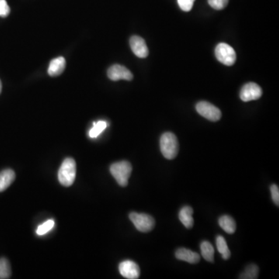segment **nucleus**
I'll list each match as a JSON object with an SVG mask.
<instances>
[{
	"mask_svg": "<svg viewBox=\"0 0 279 279\" xmlns=\"http://www.w3.org/2000/svg\"><path fill=\"white\" fill-rule=\"evenodd\" d=\"M196 110L199 114L210 121H218L222 116L221 111L217 106L206 101H202L197 103Z\"/></svg>",
	"mask_w": 279,
	"mask_h": 279,
	"instance_id": "6",
	"label": "nucleus"
},
{
	"mask_svg": "<svg viewBox=\"0 0 279 279\" xmlns=\"http://www.w3.org/2000/svg\"><path fill=\"white\" fill-rule=\"evenodd\" d=\"M271 192H272V197L273 201L277 206L279 205V188L277 185H273L271 186Z\"/></svg>",
	"mask_w": 279,
	"mask_h": 279,
	"instance_id": "25",
	"label": "nucleus"
},
{
	"mask_svg": "<svg viewBox=\"0 0 279 279\" xmlns=\"http://www.w3.org/2000/svg\"><path fill=\"white\" fill-rule=\"evenodd\" d=\"M10 12L9 6L5 0H0V16L6 17Z\"/></svg>",
	"mask_w": 279,
	"mask_h": 279,
	"instance_id": "24",
	"label": "nucleus"
},
{
	"mask_svg": "<svg viewBox=\"0 0 279 279\" xmlns=\"http://www.w3.org/2000/svg\"><path fill=\"white\" fill-rule=\"evenodd\" d=\"M160 148L162 155L168 160H172L177 156L179 153V141L173 133L167 132L161 136Z\"/></svg>",
	"mask_w": 279,
	"mask_h": 279,
	"instance_id": "1",
	"label": "nucleus"
},
{
	"mask_svg": "<svg viewBox=\"0 0 279 279\" xmlns=\"http://www.w3.org/2000/svg\"><path fill=\"white\" fill-rule=\"evenodd\" d=\"M107 127V123L105 121H99L93 123V127L89 130V135L91 138H96Z\"/></svg>",
	"mask_w": 279,
	"mask_h": 279,
	"instance_id": "20",
	"label": "nucleus"
},
{
	"mask_svg": "<svg viewBox=\"0 0 279 279\" xmlns=\"http://www.w3.org/2000/svg\"><path fill=\"white\" fill-rule=\"evenodd\" d=\"M54 227V221L53 220H49L46 221L45 223H43L41 225L39 226L38 228L36 230V234L41 236V235H44V234H47V232L52 229L53 227Z\"/></svg>",
	"mask_w": 279,
	"mask_h": 279,
	"instance_id": "21",
	"label": "nucleus"
},
{
	"mask_svg": "<svg viewBox=\"0 0 279 279\" xmlns=\"http://www.w3.org/2000/svg\"><path fill=\"white\" fill-rule=\"evenodd\" d=\"M108 77L112 81H119L124 79L130 81L134 76L128 68L120 64H114L108 69Z\"/></svg>",
	"mask_w": 279,
	"mask_h": 279,
	"instance_id": "8",
	"label": "nucleus"
},
{
	"mask_svg": "<svg viewBox=\"0 0 279 279\" xmlns=\"http://www.w3.org/2000/svg\"><path fill=\"white\" fill-rule=\"evenodd\" d=\"M130 220L134 224L137 231L142 233H148L155 228V220L151 216L145 214L131 213L129 216Z\"/></svg>",
	"mask_w": 279,
	"mask_h": 279,
	"instance_id": "4",
	"label": "nucleus"
},
{
	"mask_svg": "<svg viewBox=\"0 0 279 279\" xmlns=\"http://www.w3.org/2000/svg\"><path fill=\"white\" fill-rule=\"evenodd\" d=\"M109 170L120 186L126 187L128 185V180L132 172V165L129 161L116 162L110 166Z\"/></svg>",
	"mask_w": 279,
	"mask_h": 279,
	"instance_id": "3",
	"label": "nucleus"
},
{
	"mask_svg": "<svg viewBox=\"0 0 279 279\" xmlns=\"http://www.w3.org/2000/svg\"><path fill=\"white\" fill-rule=\"evenodd\" d=\"M228 2L229 0H208L210 6L217 10L224 9L227 6Z\"/></svg>",
	"mask_w": 279,
	"mask_h": 279,
	"instance_id": "22",
	"label": "nucleus"
},
{
	"mask_svg": "<svg viewBox=\"0 0 279 279\" xmlns=\"http://www.w3.org/2000/svg\"><path fill=\"white\" fill-rule=\"evenodd\" d=\"M11 276V267L6 259H0V279H9Z\"/></svg>",
	"mask_w": 279,
	"mask_h": 279,
	"instance_id": "19",
	"label": "nucleus"
},
{
	"mask_svg": "<svg viewBox=\"0 0 279 279\" xmlns=\"http://www.w3.org/2000/svg\"><path fill=\"white\" fill-rule=\"evenodd\" d=\"M215 54L217 59L225 65H233L236 61V52L234 49L227 43H219L216 47Z\"/></svg>",
	"mask_w": 279,
	"mask_h": 279,
	"instance_id": "5",
	"label": "nucleus"
},
{
	"mask_svg": "<svg viewBox=\"0 0 279 279\" xmlns=\"http://www.w3.org/2000/svg\"><path fill=\"white\" fill-rule=\"evenodd\" d=\"M2 92V82L0 81V93Z\"/></svg>",
	"mask_w": 279,
	"mask_h": 279,
	"instance_id": "26",
	"label": "nucleus"
},
{
	"mask_svg": "<svg viewBox=\"0 0 279 279\" xmlns=\"http://www.w3.org/2000/svg\"><path fill=\"white\" fill-rule=\"evenodd\" d=\"M130 45L134 54L138 57L144 58L149 54L148 46L146 44L145 40L139 36H131L130 40Z\"/></svg>",
	"mask_w": 279,
	"mask_h": 279,
	"instance_id": "10",
	"label": "nucleus"
},
{
	"mask_svg": "<svg viewBox=\"0 0 279 279\" xmlns=\"http://www.w3.org/2000/svg\"><path fill=\"white\" fill-rule=\"evenodd\" d=\"M16 178V174L12 169H5L0 172V193L5 191L12 184Z\"/></svg>",
	"mask_w": 279,
	"mask_h": 279,
	"instance_id": "13",
	"label": "nucleus"
},
{
	"mask_svg": "<svg viewBox=\"0 0 279 279\" xmlns=\"http://www.w3.org/2000/svg\"><path fill=\"white\" fill-rule=\"evenodd\" d=\"M193 214V210L190 207H183L179 212V220L187 229H191L193 227V224H194Z\"/></svg>",
	"mask_w": 279,
	"mask_h": 279,
	"instance_id": "14",
	"label": "nucleus"
},
{
	"mask_svg": "<svg viewBox=\"0 0 279 279\" xmlns=\"http://www.w3.org/2000/svg\"><path fill=\"white\" fill-rule=\"evenodd\" d=\"M217 247L218 252L222 255L223 259L224 260H228L231 258V251H230L227 242L224 237L218 236L217 238Z\"/></svg>",
	"mask_w": 279,
	"mask_h": 279,
	"instance_id": "17",
	"label": "nucleus"
},
{
	"mask_svg": "<svg viewBox=\"0 0 279 279\" xmlns=\"http://www.w3.org/2000/svg\"><path fill=\"white\" fill-rule=\"evenodd\" d=\"M219 225L227 234H232L236 231V223L230 216H223L219 219Z\"/></svg>",
	"mask_w": 279,
	"mask_h": 279,
	"instance_id": "15",
	"label": "nucleus"
},
{
	"mask_svg": "<svg viewBox=\"0 0 279 279\" xmlns=\"http://www.w3.org/2000/svg\"><path fill=\"white\" fill-rule=\"evenodd\" d=\"M262 95V89L258 84L255 82H249L245 84L241 92L240 97L244 102H250V101L257 100L261 98Z\"/></svg>",
	"mask_w": 279,
	"mask_h": 279,
	"instance_id": "7",
	"label": "nucleus"
},
{
	"mask_svg": "<svg viewBox=\"0 0 279 279\" xmlns=\"http://www.w3.org/2000/svg\"><path fill=\"white\" fill-rule=\"evenodd\" d=\"M66 61L63 57H56L50 61L49 64L48 75L50 76H58L64 71L65 68Z\"/></svg>",
	"mask_w": 279,
	"mask_h": 279,
	"instance_id": "12",
	"label": "nucleus"
},
{
	"mask_svg": "<svg viewBox=\"0 0 279 279\" xmlns=\"http://www.w3.org/2000/svg\"><path fill=\"white\" fill-rule=\"evenodd\" d=\"M119 270L121 276L126 279H137L141 275V270L137 264L132 261L121 262L119 266Z\"/></svg>",
	"mask_w": 279,
	"mask_h": 279,
	"instance_id": "9",
	"label": "nucleus"
},
{
	"mask_svg": "<svg viewBox=\"0 0 279 279\" xmlns=\"http://www.w3.org/2000/svg\"><path fill=\"white\" fill-rule=\"evenodd\" d=\"M195 0H178L179 7L185 12H189L193 8Z\"/></svg>",
	"mask_w": 279,
	"mask_h": 279,
	"instance_id": "23",
	"label": "nucleus"
},
{
	"mask_svg": "<svg viewBox=\"0 0 279 279\" xmlns=\"http://www.w3.org/2000/svg\"><path fill=\"white\" fill-rule=\"evenodd\" d=\"M202 256L207 262H214V248L208 241H203L200 246Z\"/></svg>",
	"mask_w": 279,
	"mask_h": 279,
	"instance_id": "16",
	"label": "nucleus"
},
{
	"mask_svg": "<svg viewBox=\"0 0 279 279\" xmlns=\"http://www.w3.org/2000/svg\"><path fill=\"white\" fill-rule=\"evenodd\" d=\"M259 269L256 265H249L240 276L241 279H255L259 278Z\"/></svg>",
	"mask_w": 279,
	"mask_h": 279,
	"instance_id": "18",
	"label": "nucleus"
},
{
	"mask_svg": "<svg viewBox=\"0 0 279 279\" xmlns=\"http://www.w3.org/2000/svg\"><path fill=\"white\" fill-rule=\"evenodd\" d=\"M76 177V163L75 160L67 158L60 167L58 180L64 187L72 186Z\"/></svg>",
	"mask_w": 279,
	"mask_h": 279,
	"instance_id": "2",
	"label": "nucleus"
},
{
	"mask_svg": "<svg viewBox=\"0 0 279 279\" xmlns=\"http://www.w3.org/2000/svg\"><path fill=\"white\" fill-rule=\"evenodd\" d=\"M175 257L179 260L190 264H197L200 261V255L186 248H179L175 252Z\"/></svg>",
	"mask_w": 279,
	"mask_h": 279,
	"instance_id": "11",
	"label": "nucleus"
}]
</instances>
